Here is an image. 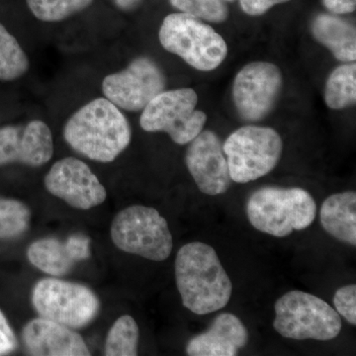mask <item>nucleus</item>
I'll return each mask as SVG.
<instances>
[{"instance_id":"nucleus-21","label":"nucleus","mask_w":356,"mask_h":356,"mask_svg":"<svg viewBox=\"0 0 356 356\" xmlns=\"http://www.w3.org/2000/svg\"><path fill=\"white\" fill-rule=\"evenodd\" d=\"M29 67V58L19 42L0 23V81L20 79Z\"/></svg>"},{"instance_id":"nucleus-20","label":"nucleus","mask_w":356,"mask_h":356,"mask_svg":"<svg viewBox=\"0 0 356 356\" xmlns=\"http://www.w3.org/2000/svg\"><path fill=\"white\" fill-rule=\"evenodd\" d=\"M325 100L331 109L341 110L356 102V65H339L332 70L325 84Z\"/></svg>"},{"instance_id":"nucleus-22","label":"nucleus","mask_w":356,"mask_h":356,"mask_svg":"<svg viewBox=\"0 0 356 356\" xmlns=\"http://www.w3.org/2000/svg\"><path fill=\"white\" fill-rule=\"evenodd\" d=\"M140 331L135 318L124 315L115 321L105 341L106 356L138 355Z\"/></svg>"},{"instance_id":"nucleus-14","label":"nucleus","mask_w":356,"mask_h":356,"mask_svg":"<svg viewBox=\"0 0 356 356\" xmlns=\"http://www.w3.org/2000/svg\"><path fill=\"white\" fill-rule=\"evenodd\" d=\"M54 154L53 134L41 120L0 129V166L10 163L39 168Z\"/></svg>"},{"instance_id":"nucleus-17","label":"nucleus","mask_w":356,"mask_h":356,"mask_svg":"<svg viewBox=\"0 0 356 356\" xmlns=\"http://www.w3.org/2000/svg\"><path fill=\"white\" fill-rule=\"evenodd\" d=\"M323 228L341 242L356 245V194L355 191L332 194L320 211Z\"/></svg>"},{"instance_id":"nucleus-6","label":"nucleus","mask_w":356,"mask_h":356,"mask_svg":"<svg viewBox=\"0 0 356 356\" xmlns=\"http://www.w3.org/2000/svg\"><path fill=\"white\" fill-rule=\"evenodd\" d=\"M112 242L122 252L153 261L170 257L173 241L165 218L154 208L133 205L121 210L110 228Z\"/></svg>"},{"instance_id":"nucleus-1","label":"nucleus","mask_w":356,"mask_h":356,"mask_svg":"<svg viewBox=\"0 0 356 356\" xmlns=\"http://www.w3.org/2000/svg\"><path fill=\"white\" fill-rule=\"evenodd\" d=\"M63 135L77 154L103 163L114 161L132 139L128 119L105 97L95 98L74 112Z\"/></svg>"},{"instance_id":"nucleus-16","label":"nucleus","mask_w":356,"mask_h":356,"mask_svg":"<svg viewBox=\"0 0 356 356\" xmlns=\"http://www.w3.org/2000/svg\"><path fill=\"white\" fill-rule=\"evenodd\" d=\"M250 334L242 321L229 313L220 314L207 332L192 337L186 346L191 356H236L248 343Z\"/></svg>"},{"instance_id":"nucleus-25","label":"nucleus","mask_w":356,"mask_h":356,"mask_svg":"<svg viewBox=\"0 0 356 356\" xmlns=\"http://www.w3.org/2000/svg\"><path fill=\"white\" fill-rule=\"evenodd\" d=\"M180 13L207 22L222 23L229 15L226 0H170Z\"/></svg>"},{"instance_id":"nucleus-29","label":"nucleus","mask_w":356,"mask_h":356,"mask_svg":"<svg viewBox=\"0 0 356 356\" xmlns=\"http://www.w3.org/2000/svg\"><path fill=\"white\" fill-rule=\"evenodd\" d=\"M290 0H240L243 11L250 16H259L267 13L277 4L285 3Z\"/></svg>"},{"instance_id":"nucleus-15","label":"nucleus","mask_w":356,"mask_h":356,"mask_svg":"<svg viewBox=\"0 0 356 356\" xmlns=\"http://www.w3.org/2000/svg\"><path fill=\"white\" fill-rule=\"evenodd\" d=\"M28 355L34 356L90 355L83 337L64 325L44 318L29 321L22 331Z\"/></svg>"},{"instance_id":"nucleus-10","label":"nucleus","mask_w":356,"mask_h":356,"mask_svg":"<svg viewBox=\"0 0 356 356\" xmlns=\"http://www.w3.org/2000/svg\"><path fill=\"white\" fill-rule=\"evenodd\" d=\"M163 70L149 57L136 58L126 69L108 74L102 81L104 97L125 111L143 110L165 90Z\"/></svg>"},{"instance_id":"nucleus-7","label":"nucleus","mask_w":356,"mask_h":356,"mask_svg":"<svg viewBox=\"0 0 356 356\" xmlns=\"http://www.w3.org/2000/svg\"><path fill=\"white\" fill-rule=\"evenodd\" d=\"M229 177L245 184L266 177L280 163L283 143L273 128L248 125L238 129L225 142Z\"/></svg>"},{"instance_id":"nucleus-4","label":"nucleus","mask_w":356,"mask_h":356,"mask_svg":"<svg viewBox=\"0 0 356 356\" xmlns=\"http://www.w3.org/2000/svg\"><path fill=\"white\" fill-rule=\"evenodd\" d=\"M161 46L201 72L217 69L228 54L221 35L202 20L184 13L166 16L159 32Z\"/></svg>"},{"instance_id":"nucleus-31","label":"nucleus","mask_w":356,"mask_h":356,"mask_svg":"<svg viewBox=\"0 0 356 356\" xmlns=\"http://www.w3.org/2000/svg\"><path fill=\"white\" fill-rule=\"evenodd\" d=\"M111 1L122 11H132L142 4L143 0H111Z\"/></svg>"},{"instance_id":"nucleus-5","label":"nucleus","mask_w":356,"mask_h":356,"mask_svg":"<svg viewBox=\"0 0 356 356\" xmlns=\"http://www.w3.org/2000/svg\"><path fill=\"white\" fill-rule=\"evenodd\" d=\"M274 310V330L286 339L327 341L336 339L343 327L339 313L310 293L287 292L276 301Z\"/></svg>"},{"instance_id":"nucleus-30","label":"nucleus","mask_w":356,"mask_h":356,"mask_svg":"<svg viewBox=\"0 0 356 356\" xmlns=\"http://www.w3.org/2000/svg\"><path fill=\"white\" fill-rule=\"evenodd\" d=\"M330 13L336 15L348 14L355 10L356 0H323Z\"/></svg>"},{"instance_id":"nucleus-24","label":"nucleus","mask_w":356,"mask_h":356,"mask_svg":"<svg viewBox=\"0 0 356 356\" xmlns=\"http://www.w3.org/2000/svg\"><path fill=\"white\" fill-rule=\"evenodd\" d=\"M95 0H26L33 15L43 22H60L86 10Z\"/></svg>"},{"instance_id":"nucleus-26","label":"nucleus","mask_w":356,"mask_h":356,"mask_svg":"<svg viewBox=\"0 0 356 356\" xmlns=\"http://www.w3.org/2000/svg\"><path fill=\"white\" fill-rule=\"evenodd\" d=\"M334 305L339 315L343 316L350 324L356 325V285L339 288L334 297Z\"/></svg>"},{"instance_id":"nucleus-13","label":"nucleus","mask_w":356,"mask_h":356,"mask_svg":"<svg viewBox=\"0 0 356 356\" xmlns=\"http://www.w3.org/2000/svg\"><path fill=\"white\" fill-rule=\"evenodd\" d=\"M189 144L185 163L199 191L212 196L226 193L232 179L228 161L216 134L202 131Z\"/></svg>"},{"instance_id":"nucleus-19","label":"nucleus","mask_w":356,"mask_h":356,"mask_svg":"<svg viewBox=\"0 0 356 356\" xmlns=\"http://www.w3.org/2000/svg\"><path fill=\"white\" fill-rule=\"evenodd\" d=\"M27 257L33 266L53 277H62L69 273L76 264L70 257L65 242L56 238L33 242L28 248Z\"/></svg>"},{"instance_id":"nucleus-8","label":"nucleus","mask_w":356,"mask_h":356,"mask_svg":"<svg viewBox=\"0 0 356 356\" xmlns=\"http://www.w3.org/2000/svg\"><path fill=\"white\" fill-rule=\"evenodd\" d=\"M31 299L39 317L74 330L88 327L100 311L99 299L90 288L58 277L39 280Z\"/></svg>"},{"instance_id":"nucleus-2","label":"nucleus","mask_w":356,"mask_h":356,"mask_svg":"<svg viewBox=\"0 0 356 356\" xmlns=\"http://www.w3.org/2000/svg\"><path fill=\"white\" fill-rule=\"evenodd\" d=\"M175 269L182 304L192 313L207 315L228 305L233 284L216 250L209 245H184L178 250Z\"/></svg>"},{"instance_id":"nucleus-27","label":"nucleus","mask_w":356,"mask_h":356,"mask_svg":"<svg viewBox=\"0 0 356 356\" xmlns=\"http://www.w3.org/2000/svg\"><path fill=\"white\" fill-rule=\"evenodd\" d=\"M65 248L72 261H86L90 257V238L83 234H74L65 241Z\"/></svg>"},{"instance_id":"nucleus-11","label":"nucleus","mask_w":356,"mask_h":356,"mask_svg":"<svg viewBox=\"0 0 356 356\" xmlns=\"http://www.w3.org/2000/svg\"><path fill=\"white\" fill-rule=\"evenodd\" d=\"M282 88V74L275 65L266 62L248 64L236 74L233 98L245 120L261 121L270 113Z\"/></svg>"},{"instance_id":"nucleus-18","label":"nucleus","mask_w":356,"mask_h":356,"mask_svg":"<svg viewBox=\"0 0 356 356\" xmlns=\"http://www.w3.org/2000/svg\"><path fill=\"white\" fill-rule=\"evenodd\" d=\"M312 33L318 43L332 51L337 60L355 62L356 32L355 26L332 14L321 13L312 23Z\"/></svg>"},{"instance_id":"nucleus-32","label":"nucleus","mask_w":356,"mask_h":356,"mask_svg":"<svg viewBox=\"0 0 356 356\" xmlns=\"http://www.w3.org/2000/svg\"><path fill=\"white\" fill-rule=\"evenodd\" d=\"M227 1H234V0H227Z\"/></svg>"},{"instance_id":"nucleus-28","label":"nucleus","mask_w":356,"mask_h":356,"mask_svg":"<svg viewBox=\"0 0 356 356\" xmlns=\"http://www.w3.org/2000/svg\"><path fill=\"white\" fill-rule=\"evenodd\" d=\"M17 339L14 334L13 327L0 310V355H6L17 348Z\"/></svg>"},{"instance_id":"nucleus-12","label":"nucleus","mask_w":356,"mask_h":356,"mask_svg":"<svg viewBox=\"0 0 356 356\" xmlns=\"http://www.w3.org/2000/svg\"><path fill=\"white\" fill-rule=\"evenodd\" d=\"M44 184L49 193L76 209L97 207L107 198L106 189L90 168L72 156L54 163Z\"/></svg>"},{"instance_id":"nucleus-9","label":"nucleus","mask_w":356,"mask_h":356,"mask_svg":"<svg viewBox=\"0 0 356 356\" xmlns=\"http://www.w3.org/2000/svg\"><path fill=\"white\" fill-rule=\"evenodd\" d=\"M197 102L192 88L163 90L143 109L140 127L146 132L166 133L175 144H189L207 121V115L196 110Z\"/></svg>"},{"instance_id":"nucleus-3","label":"nucleus","mask_w":356,"mask_h":356,"mask_svg":"<svg viewBox=\"0 0 356 356\" xmlns=\"http://www.w3.org/2000/svg\"><path fill=\"white\" fill-rule=\"evenodd\" d=\"M247 215L257 231L284 238L313 224L317 204L308 191L299 187H262L248 198Z\"/></svg>"},{"instance_id":"nucleus-23","label":"nucleus","mask_w":356,"mask_h":356,"mask_svg":"<svg viewBox=\"0 0 356 356\" xmlns=\"http://www.w3.org/2000/svg\"><path fill=\"white\" fill-rule=\"evenodd\" d=\"M31 210L15 199L0 198V240L24 235L31 222Z\"/></svg>"}]
</instances>
